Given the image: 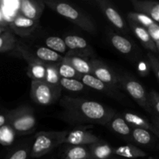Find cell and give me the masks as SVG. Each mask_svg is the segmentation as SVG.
<instances>
[{"label":"cell","mask_w":159,"mask_h":159,"mask_svg":"<svg viewBox=\"0 0 159 159\" xmlns=\"http://www.w3.org/2000/svg\"><path fill=\"white\" fill-rule=\"evenodd\" d=\"M113 153L127 158H144L148 155L144 151L133 145H124L113 148Z\"/></svg>","instance_id":"22"},{"label":"cell","mask_w":159,"mask_h":159,"mask_svg":"<svg viewBox=\"0 0 159 159\" xmlns=\"http://www.w3.org/2000/svg\"><path fill=\"white\" fill-rule=\"evenodd\" d=\"M123 118L130 127H132L133 128L144 129V130H147L148 131L151 130L153 133H155L156 136H158V130H157L147 120L144 119L142 116H138V115L130 113V112H127V113H124Z\"/></svg>","instance_id":"19"},{"label":"cell","mask_w":159,"mask_h":159,"mask_svg":"<svg viewBox=\"0 0 159 159\" xmlns=\"http://www.w3.org/2000/svg\"><path fill=\"white\" fill-rule=\"evenodd\" d=\"M43 2L45 6H48L50 9L71 21L85 31L91 34L96 33V26L92 19L86 13L77 9L73 5L67 2L54 0H43Z\"/></svg>","instance_id":"2"},{"label":"cell","mask_w":159,"mask_h":159,"mask_svg":"<svg viewBox=\"0 0 159 159\" xmlns=\"http://www.w3.org/2000/svg\"><path fill=\"white\" fill-rule=\"evenodd\" d=\"M7 124V111L0 113V127Z\"/></svg>","instance_id":"38"},{"label":"cell","mask_w":159,"mask_h":159,"mask_svg":"<svg viewBox=\"0 0 159 159\" xmlns=\"http://www.w3.org/2000/svg\"><path fill=\"white\" fill-rule=\"evenodd\" d=\"M109 39L112 46L123 54H130L134 51V45L131 40L116 33H110Z\"/></svg>","instance_id":"18"},{"label":"cell","mask_w":159,"mask_h":159,"mask_svg":"<svg viewBox=\"0 0 159 159\" xmlns=\"http://www.w3.org/2000/svg\"><path fill=\"white\" fill-rule=\"evenodd\" d=\"M135 12L150 17L155 23H159V3L150 0H131Z\"/></svg>","instance_id":"14"},{"label":"cell","mask_w":159,"mask_h":159,"mask_svg":"<svg viewBox=\"0 0 159 159\" xmlns=\"http://www.w3.org/2000/svg\"><path fill=\"white\" fill-rule=\"evenodd\" d=\"M60 79L56 64H46L44 82L53 86L60 87Z\"/></svg>","instance_id":"30"},{"label":"cell","mask_w":159,"mask_h":159,"mask_svg":"<svg viewBox=\"0 0 159 159\" xmlns=\"http://www.w3.org/2000/svg\"><path fill=\"white\" fill-rule=\"evenodd\" d=\"M64 41L68 48L66 55H75L87 58H96L93 48L85 39L77 35H67L64 37Z\"/></svg>","instance_id":"7"},{"label":"cell","mask_w":159,"mask_h":159,"mask_svg":"<svg viewBox=\"0 0 159 159\" xmlns=\"http://www.w3.org/2000/svg\"><path fill=\"white\" fill-rule=\"evenodd\" d=\"M0 26L4 28H6V29L9 28V24H8L7 21L6 20L4 14H3L2 10L1 9V6H0Z\"/></svg>","instance_id":"37"},{"label":"cell","mask_w":159,"mask_h":159,"mask_svg":"<svg viewBox=\"0 0 159 159\" xmlns=\"http://www.w3.org/2000/svg\"><path fill=\"white\" fill-rule=\"evenodd\" d=\"M43 0H21L20 2V15L39 21L45 8Z\"/></svg>","instance_id":"12"},{"label":"cell","mask_w":159,"mask_h":159,"mask_svg":"<svg viewBox=\"0 0 159 159\" xmlns=\"http://www.w3.org/2000/svg\"><path fill=\"white\" fill-rule=\"evenodd\" d=\"M146 30L159 51V24L157 23H153L148 28H146Z\"/></svg>","instance_id":"36"},{"label":"cell","mask_w":159,"mask_h":159,"mask_svg":"<svg viewBox=\"0 0 159 159\" xmlns=\"http://www.w3.org/2000/svg\"><path fill=\"white\" fill-rule=\"evenodd\" d=\"M60 87L71 92H81L86 88V86L80 80L64 78H61Z\"/></svg>","instance_id":"32"},{"label":"cell","mask_w":159,"mask_h":159,"mask_svg":"<svg viewBox=\"0 0 159 159\" xmlns=\"http://www.w3.org/2000/svg\"><path fill=\"white\" fill-rule=\"evenodd\" d=\"M118 76L121 89L127 92L143 110L152 114V111L149 106L148 93H146L143 85L138 80L127 75Z\"/></svg>","instance_id":"6"},{"label":"cell","mask_w":159,"mask_h":159,"mask_svg":"<svg viewBox=\"0 0 159 159\" xmlns=\"http://www.w3.org/2000/svg\"><path fill=\"white\" fill-rule=\"evenodd\" d=\"M56 66H57V72H58L61 78L73 79H77V80H80L81 78H82V75L77 72L69 64L64 61L61 60L58 63L56 64Z\"/></svg>","instance_id":"26"},{"label":"cell","mask_w":159,"mask_h":159,"mask_svg":"<svg viewBox=\"0 0 159 159\" xmlns=\"http://www.w3.org/2000/svg\"><path fill=\"white\" fill-rule=\"evenodd\" d=\"M128 24L131 30L134 34V35L136 36L137 38L139 40L141 44L143 45V47L147 50H148L149 51L153 53V54H158V49H157L154 42L151 39L147 30L144 27H143V26H140V25L137 24V23H134V22L130 21L129 20Z\"/></svg>","instance_id":"16"},{"label":"cell","mask_w":159,"mask_h":159,"mask_svg":"<svg viewBox=\"0 0 159 159\" xmlns=\"http://www.w3.org/2000/svg\"><path fill=\"white\" fill-rule=\"evenodd\" d=\"M16 135L22 136L33 133L37 127V119L34 110L29 106H20L7 111V124Z\"/></svg>","instance_id":"3"},{"label":"cell","mask_w":159,"mask_h":159,"mask_svg":"<svg viewBox=\"0 0 159 159\" xmlns=\"http://www.w3.org/2000/svg\"><path fill=\"white\" fill-rule=\"evenodd\" d=\"M68 133L67 130L38 132L31 146L30 156L34 158H40L49 153L54 148L65 143Z\"/></svg>","instance_id":"4"},{"label":"cell","mask_w":159,"mask_h":159,"mask_svg":"<svg viewBox=\"0 0 159 159\" xmlns=\"http://www.w3.org/2000/svg\"><path fill=\"white\" fill-rule=\"evenodd\" d=\"M45 45L48 48L60 54H65L68 51L63 39L59 37H56V36H51V37H47L45 40Z\"/></svg>","instance_id":"28"},{"label":"cell","mask_w":159,"mask_h":159,"mask_svg":"<svg viewBox=\"0 0 159 159\" xmlns=\"http://www.w3.org/2000/svg\"><path fill=\"white\" fill-rule=\"evenodd\" d=\"M127 20H130V21L134 22V23H137V24L140 25V26H143L145 29L155 23V21H153L148 16L144 15L142 13H138V12H128V14H127Z\"/></svg>","instance_id":"33"},{"label":"cell","mask_w":159,"mask_h":159,"mask_svg":"<svg viewBox=\"0 0 159 159\" xmlns=\"http://www.w3.org/2000/svg\"><path fill=\"white\" fill-rule=\"evenodd\" d=\"M90 63L92 66V75L102 81L104 83L121 90L120 86L119 76L113 72L110 67L97 58H91Z\"/></svg>","instance_id":"8"},{"label":"cell","mask_w":159,"mask_h":159,"mask_svg":"<svg viewBox=\"0 0 159 159\" xmlns=\"http://www.w3.org/2000/svg\"><path fill=\"white\" fill-rule=\"evenodd\" d=\"M149 106L152 111L153 116H159V93L156 90H152L148 94Z\"/></svg>","instance_id":"34"},{"label":"cell","mask_w":159,"mask_h":159,"mask_svg":"<svg viewBox=\"0 0 159 159\" xmlns=\"http://www.w3.org/2000/svg\"><path fill=\"white\" fill-rule=\"evenodd\" d=\"M46 64L41 61L32 62L28 64L26 74L32 81L35 82H44Z\"/></svg>","instance_id":"23"},{"label":"cell","mask_w":159,"mask_h":159,"mask_svg":"<svg viewBox=\"0 0 159 159\" xmlns=\"http://www.w3.org/2000/svg\"><path fill=\"white\" fill-rule=\"evenodd\" d=\"M7 29H9V28H7ZM7 29H6V28H4V27H2V26H0V34H1L2 32H4V31L6 30H7Z\"/></svg>","instance_id":"39"},{"label":"cell","mask_w":159,"mask_h":159,"mask_svg":"<svg viewBox=\"0 0 159 159\" xmlns=\"http://www.w3.org/2000/svg\"><path fill=\"white\" fill-rule=\"evenodd\" d=\"M92 159H108L113 155V148L106 141L99 139L89 148Z\"/></svg>","instance_id":"20"},{"label":"cell","mask_w":159,"mask_h":159,"mask_svg":"<svg viewBox=\"0 0 159 159\" xmlns=\"http://www.w3.org/2000/svg\"><path fill=\"white\" fill-rule=\"evenodd\" d=\"M80 81L85 86L89 87L96 91L102 92L112 98L119 99V100L124 98V95L122 94L120 89L104 83L92 75H82Z\"/></svg>","instance_id":"9"},{"label":"cell","mask_w":159,"mask_h":159,"mask_svg":"<svg viewBox=\"0 0 159 159\" xmlns=\"http://www.w3.org/2000/svg\"><path fill=\"white\" fill-rule=\"evenodd\" d=\"M16 134L13 129L8 124L0 127V144L3 146H9L15 141Z\"/></svg>","instance_id":"31"},{"label":"cell","mask_w":159,"mask_h":159,"mask_svg":"<svg viewBox=\"0 0 159 159\" xmlns=\"http://www.w3.org/2000/svg\"><path fill=\"white\" fill-rule=\"evenodd\" d=\"M62 61L69 64L77 72L83 75H92V66L90 59L75 55H63Z\"/></svg>","instance_id":"17"},{"label":"cell","mask_w":159,"mask_h":159,"mask_svg":"<svg viewBox=\"0 0 159 159\" xmlns=\"http://www.w3.org/2000/svg\"><path fill=\"white\" fill-rule=\"evenodd\" d=\"M65 159H92L89 149L85 146L70 145L63 154Z\"/></svg>","instance_id":"21"},{"label":"cell","mask_w":159,"mask_h":159,"mask_svg":"<svg viewBox=\"0 0 159 159\" xmlns=\"http://www.w3.org/2000/svg\"><path fill=\"white\" fill-rule=\"evenodd\" d=\"M99 140L96 135L91 132L81 128H75L68 133L65 139V143L70 145L85 146L87 144H92Z\"/></svg>","instance_id":"13"},{"label":"cell","mask_w":159,"mask_h":159,"mask_svg":"<svg viewBox=\"0 0 159 159\" xmlns=\"http://www.w3.org/2000/svg\"><path fill=\"white\" fill-rule=\"evenodd\" d=\"M31 141L20 144L12 149L6 159H28L30 154Z\"/></svg>","instance_id":"27"},{"label":"cell","mask_w":159,"mask_h":159,"mask_svg":"<svg viewBox=\"0 0 159 159\" xmlns=\"http://www.w3.org/2000/svg\"><path fill=\"white\" fill-rule=\"evenodd\" d=\"M62 117L70 124L107 125L116 115L114 110L96 101L65 96L60 99Z\"/></svg>","instance_id":"1"},{"label":"cell","mask_w":159,"mask_h":159,"mask_svg":"<svg viewBox=\"0 0 159 159\" xmlns=\"http://www.w3.org/2000/svg\"><path fill=\"white\" fill-rule=\"evenodd\" d=\"M17 40L15 34L9 29L6 30L0 34V53L12 51Z\"/></svg>","instance_id":"25"},{"label":"cell","mask_w":159,"mask_h":159,"mask_svg":"<svg viewBox=\"0 0 159 159\" xmlns=\"http://www.w3.org/2000/svg\"><path fill=\"white\" fill-rule=\"evenodd\" d=\"M26 48L35 58L45 64H57L62 60L63 55L54 52L47 47L40 46L30 48L26 44Z\"/></svg>","instance_id":"15"},{"label":"cell","mask_w":159,"mask_h":159,"mask_svg":"<svg viewBox=\"0 0 159 159\" xmlns=\"http://www.w3.org/2000/svg\"><path fill=\"white\" fill-rule=\"evenodd\" d=\"M61 87L53 86L44 82L31 81L30 97L35 103L40 106H49L60 99Z\"/></svg>","instance_id":"5"},{"label":"cell","mask_w":159,"mask_h":159,"mask_svg":"<svg viewBox=\"0 0 159 159\" xmlns=\"http://www.w3.org/2000/svg\"><path fill=\"white\" fill-rule=\"evenodd\" d=\"M39 21L30 20L18 14L9 23V28L14 34L20 37H26L38 27Z\"/></svg>","instance_id":"10"},{"label":"cell","mask_w":159,"mask_h":159,"mask_svg":"<svg viewBox=\"0 0 159 159\" xmlns=\"http://www.w3.org/2000/svg\"><path fill=\"white\" fill-rule=\"evenodd\" d=\"M148 65L153 71L157 81H159V60L158 57L151 51L148 52Z\"/></svg>","instance_id":"35"},{"label":"cell","mask_w":159,"mask_h":159,"mask_svg":"<svg viewBox=\"0 0 159 159\" xmlns=\"http://www.w3.org/2000/svg\"><path fill=\"white\" fill-rule=\"evenodd\" d=\"M130 138L136 143L141 145H148L151 144L152 141V136L150 132L147 130L141 128L131 129Z\"/></svg>","instance_id":"29"},{"label":"cell","mask_w":159,"mask_h":159,"mask_svg":"<svg viewBox=\"0 0 159 159\" xmlns=\"http://www.w3.org/2000/svg\"><path fill=\"white\" fill-rule=\"evenodd\" d=\"M109 124H110V127L114 132L121 136L130 138L131 135V127L127 124L122 116H116L115 115L111 120L110 121Z\"/></svg>","instance_id":"24"},{"label":"cell","mask_w":159,"mask_h":159,"mask_svg":"<svg viewBox=\"0 0 159 159\" xmlns=\"http://www.w3.org/2000/svg\"><path fill=\"white\" fill-rule=\"evenodd\" d=\"M96 3L99 5V8L102 10V13L104 14L107 20L115 26L120 32L126 33L128 30L127 24L123 19L122 16L120 14L117 9L115 6L107 0H97Z\"/></svg>","instance_id":"11"}]
</instances>
